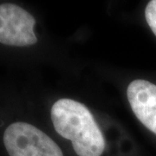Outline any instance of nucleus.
Returning a JSON list of instances; mask_svg holds the SVG:
<instances>
[{
	"label": "nucleus",
	"instance_id": "nucleus-3",
	"mask_svg": "<svg viewBox=\"0 0 156 156\" xmlns=\"http://www.w3.org/2000/svg\"><path fill=\"white\" fill-rule=\"evenodd\" d=\"M36 20L32 15L13 4L0 5V42L11 46H27L37 43L34 33Z\"/></svg>",
	"mask_w": 156,
	"mask_h": 156
},
{
	"label": "nucleus",
	"instance_id": "nucleus-4",
	"mask_svg": "<svg viewBox=\"0 0 156 156\" xmlns=\"http://www.w3.org/2000/svg\"><path fill=\"white\" fill-rule=\"evenodd\" d=\"M127 95L135 116L156 134V85L137 79L128 85Z\"/></svg>",
	"mask_w": 156,
	"mask_h": 156
},
{
	"label": "nucleus",
	"instance_id": "nucleus-5",
	"mask_svg": "<svg viewBox=\"0 0 156 156\" xmlns=\"http://www.w3.org/2000/svg\"><path fill=\"white\" fill-rule=\"evenodd\" d=\"M145 17L152 31L156 36V0L150 1L145 10Z\"/></svg>",
	"mask_w": 156,
	"mask_h": 156
},
{
	"label": "nucleus",
	"instance_id": "nucleus-2",
	"mask_svg": "<svg viewBox=\"0 0 156 156\" xmlns=\"http://www.w3.org/2000/svg\"><path fill=\"white\" fill-rule=\"evenodd\" d=\"M4 144L10 156H63L53 140L26 122L12 123L6 128Z\"/></svg>",
	"mask_w": 156,
	"mask_h": 156
},
{
	"label": "nucleus",
	"instance_id": "nucleus-1",
	"mask_svg": "<svg viewBox=\"0 0 156 156\" xmlns=\"http://www.w3.org/2000/svg\"><path fill=\"white\" fill-rule=\"evenodd\" d=\"M56 131L69 140L78 156H101L105 139L92 114L83 104L71 99L56 101L51 108Z\"/></svg>",
	"mask_w": 156,
	"mask_h": 156
}]
</instances>
